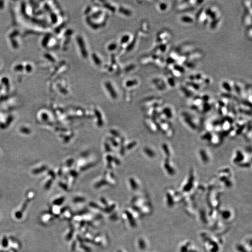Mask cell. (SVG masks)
<instances>
[{"label":"cell","mask_w":252,"mask_h":252,"mask_svg":"<svg viewBox=\"0 0 252 252\" xmlns=\"http://www.w3.org/2000/svg\"><path fill=\"white\" fill-rule=\"evenodd\" d=\"M221 87L223 89L227 92H232V87L231 85L229 83V82L227 81H223L221 84Z\"/></svg>","instance_id":"9c48e42d"},{"label":"cell","mask_w":252,"mask_h":252,"mask_svg":"<svg viewBox=\"0 0 252 252\" xmlns=\"http://www.w3.org/2000/svg\"><path fill=\"white\" fill-rule=\"evenodd\" d=\"M158 9L162 12H165L169 9V5L167 2H162L158 4Z\"/></svg>","instance_id":"30bf717a"},{"label":"cell","mask_w":252,"mask_h":252,"mask_svg":"<svg viewBox=\"0 0 252 252\" xmlns=\"http://www.w3.org/2000/svg\"><path fill=\"white\" fill-rule=\"evenodd\" d=\"M222 142H223L222 136L218 134H212V135L210 141L209 143L213 146H218L222 143Z\"/></svg>","instance_id":"5b68a950"},{"label":"cell","mask_w":252,"mask_h":252,"mask_svg":"<svg viewBox=\"0 0 252 252\" xmlns=\"http://www.w3.org/2000/svg\"><path fill=\"white\" fill-rule=\"evenodd\" d=\"M249 16H251V15H249V14H247L244 17V23L248 27H251V16L249 17Z\"/></svg>","instance_id":"8fae6325"},{"label":"cell","mask_w":252,"mask_h":252,"mask_svg":"<svg viewBox=\"0 0 252 252\" xmlns=\"http://www.w3.org/2000/svg\"><path fill=\"white\" fill-rule=\"evenodd\" d=\"M195 19L191 15H183L180 17V22L185 24H191L193 23Z\"/></svg>","instance_id":"8992f818"},{"label":"cell","mask_w":252,"mask_h":252,"mask_svg":"<svg viewBox=\"0 0 252 252\" xmlns=\"http://www.w3.org/2000/svg\"><path fill=\"white\" fill-rule=\"evenodd\" d=\"M181 119L190 129L195 130L198 128V120L196 117L186 111H183L180 114Z\"/></svg>","instance_id":"7a4b0ae2"},{"label":"cell","mask_w":252,"mask_h":252,"mask_svg":"<svg viewBox=\"0 0 252 252\" xmlns=\"http://www.w3.org/2000/svg\"><path fill=\"white\" fill-rule=\"evenodd\" d=\"M163 168L164 171L169 176H174L177 173L175 165L170 158H165L163 162Z\"/></svg>","instance_id":"3957f363"},{"label":"cell","mask_w":252,"mask_h":252,"mask_svg":"<svg viewBox=\"0 0 252 252\" xmlns=\"http://www.w3.org/2000/svg\"><path fill=\"white\" fill-rule=\"evenodd\" d=\"M173 109L171 106H167L165 108H164L163 110L162 114L164 115V116L166 117V120L169 121V119H172L174 117V113Z\"/></svg>","instance_id":"52a82bcc"},{"label":"cell","mask_w":252,"mask_h":252,"mask_svg":"<svg viewBox=\"0 0 252 252\" xmlns=\"http://www.w3.org/2000/svg\"><path fill=\"white\" fill-rule=\"evenodd\" d=\"M198 158L203 164H208L211 162V156L209 152L205 148H201L198 151Z\"/></svg>","instance_id":"277c9868"},{"label":"cell","mask_w":252,"mask_h":252,"mask_svg":"<svg viewBox=\"0 0 252 252\" xmlns=\"http://www.w3.org/2000/svg\"><path fill=\"white\" fill-rule=\"evenodd\" d=\"M162 149L164 153V155L166 156V158H170L172 155V150L171 148L168 143H164L162 145Z\"/></svg>","instance_id":"ba28073f"},{"label":"cell","mask_w":252,"mask_h":252,"mask_svg":"<svg viewBox=\"0 0 252 252\" xmlns=\"http://www.w3.org/2000/svg\"><path fill=\"white\" fill-rule=\"evenodd\" d=\"M232 162L234 164L243 168H248L251 164V160H249L245 153L239 149L235 151Z\"/></svg>","instance_id":"6da1fadb"}]
</instances>
